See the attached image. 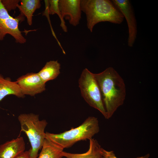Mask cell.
Returning <instances> with one entry per match:
<instances>
[{"instance_id": "6da1fadb", "label": "cell", "mask_w": 158, "mask_h": 158, "mask_svg": "<svg viewBox=\"0 0 158 158\" xmlns=\"http://www.w3.org/2000/svg\"><path fill=\"white\" fill-rule=\"evenodd\" d=\"M94 75L109 119L124 103L126 96L125 84L122 77L112 67H109L101 73H94Z\"/></svg>"}, {"instance_id": "7a4b0ae2", "label": "cell", "mask_w": 158, "mask_h": 158, "mask_svg": "<svg viewBox=\"0 0 158 158\" xmlns=\"http://www.w3.org/2000/svg\"><path fill=\"white\" fill-rule=\"evenodd\" d=\"M82 11L85 14L87 25L92 32L94 26L102 22L120 24L123 20V15L109 0H80Z\"/></svg>"}, {"instance_id": "3957f363", "label": "cell", "mask_w": 158, "mask_h": 158, "mask_svg": "<svg viewBox=\"0 0 158 158\" xmlns=\"http://www.w3.org/2000/svg\"><path fill=\"white\" fill-rule=\"evenodd\" d=\"M99 131L97 118L89 116L80 126L58 134L46 132L47 137L63 149L70 147L77 142L92 138Z\"/></svg>"}, {"instance_id": "277c9868", "label": "cell", "mask_w": 158, "mask_h": 158, "mask_svg": "<svg viewBox=\"0 0 158 158\" xmlns=\"http://www.w3.org/2000/svg\"><path fill=\"white\" fill-rule=\"evenodd\" d=\"M21 131L27 136L31 147L28 150L31 158H37L46 138L45 128L48 124L44 119L41 120L39 115L32 113L22 114L18 117Z\"/></svg>"}, {"instance_id": "5b68a950", "label": "cell", "mask_w": 158, "mask_h": 158, "mask_svg": "<svg viewBox=\"0 0 158 158\" xmlns=\"http://www.w3.org/2000/svg\"><path fill=\"white\" fill-rule=\"evenodd\" d=\"M82 96L91 107L98 110L107 119L100 90L94 73L87 68L83 70L78 80Z\"/></svg>"}, {"instance_id": "8992f818", "label": "cell", "mask_w": 158, "mask_h": 158, "mask_svg": "<svg viewBox=\"0 0 158 158\" xmlns=\"http://www.w3.org/2000/svg\"><path fill=\"white\" fill-rule=\"evenodd\" d=\"M25 17L19 15L15 18L11 16L0 0V40H2L7 34H9L17 43L24 44L26 39L18 28L19 22L24 20Z\"/></svg>"}, {"instance_id": "52a82bcc", "label": "cell", "mask_w": 158, "mask_h": 158, "mask_svg": "<svg viewBox=\"0 0 158 158\" xmlns=\"http://www.w3.org/2000/svg\"><path fill=\"white\" fill-rule=\"evenodd\" d=\"M112 1L126 19L128 30V44L132 47L136 38L137 30L136 20L130 2L128 0Z\"/></svg>"}, {"instance_id": "ba28073f", "label": "cell", "mask_w": 158, "mask_h": 158, "mask_svg": "<svg viewBox=\"0 0 158 158\" xmlns=\"http://www.w3.org/2000/svg\"><path fill=\"white\" fill-rule=\"evenodd\" d=\"M16 82L24 95L34 96L46 90L45 83L37 73H28L19 77Z\"/></svg>"}, {"instance_id": "9c48e42d", "label": "cell", "mask_w": 158, "mask_h": 158, "mask_svg": "<svg viewBox=\"0 0 158 158\" xmlns=\"http://www.w3.org/2000/svg\"><path fill=\"white\" fill-rule=\"evenodd\" d=\"M59 6L64 19L74 26L79 24L82 12L80 0H59Z\"/></svg>"}, {"instance_id": "30bf717a", "label": "cell", "mask_w": 158, "mask_h": 158, "mask_svg": "<svg viewBox=\"0 0 158 158\" xmlns=\"http://www.w3.org/2000/svg\"><path fill=\"white\" fill-rule=\"evenodd\" d=\"M25 149V143L22 137L13 139L0 145V158H14Z\"/></svg>"}, {"instance_id": "8fae6325", "label": "cell", "mask_w": 158, "mask_h": 158, "mask_svg": "<svg viewBox=\"0 0 158 158\" xmlns=\"http://www.w3.org/2000/svg\"><path fill=\"white\" fill-rule=\"evenodd\" d=\"M10 95H13L19 98L25 97L16 81H12L8 78H5L0 74V102Z\"/></svg>"}, {"instance_id": "7c38bea8", "label": "cell", "mask_w": 158, "mask_h": 158, "mask_svg": "<svg viewBox=\"0 0 158 158\" xmlns=\"http://www.w3.org/2000/svg\"><path fill=\"white\" fill-rule=\"evenodd\" d=\"M89 146L88 150L85 152L73 153L63 151V157L66 158H102L101 153L102 147L98 141L92 138L89 139Z\"/></svg>"}, {"instance_id": "4fadbf2b", "label": "cell", "mask_w": 158, "mask_h": 158, "mask_svg": "<svg viewBox=\"0 0 158 158\" xmlns=\"http://www.w3.org/2000/svg\"><path fill=\"white\" fill-rule=\"evenodd\" d=\"M61 64L57 60L47 62L43 68L37 73L46 83L48 81L56 78L60 73Z\"/></svg>"}, {"instance_id": "5bb4252c", "label": "cell", "mask_w": 158, "mask_h": 158, "mask_svg": "<svg viewBox=\"0 0 158 158\" xmlns=\"http://www.w3.org/2000/svg\"><path fill=\"white\" fill-rule=\"evenodd\" d=\"M20 4H18L17 8L20 11V15L26 17L27 22L29 25H31L32 23L33 14L37 9L41 6L40 0H21Z\"/></svg>"}, {"instance_id": "9a60e30c", "label": "cell", "mask_w": 158, "mask_h": 158, "mask_svg": "<svg viewBox=\"0 0 158 158\" xmlns=\"http://www.w3.org/2000/svg\"><path fill=\"white\" fill-rule=\"evenodd\" d=\"M63 150L46 136L38 158H62Z\"/></svg>"}, {"instance_id": "2e32d148", "label": "cell", "mask_w": 158, "mask_h": 158, "mask_svg": "<svg viewBox=\"0 0 158 158\" xmlns=\"http://www.w3.org/2000/svg\"><path fill=\"white\" fill-rule=\"evenodd\" d=\"M47 4L45 11L51 15L56 14L58 16L61 23L60 26L65 32H68L67 27L66 25L64 20L63 18L59 6V0H45Z\"/></svg>"}, {"instance_id": "e0dca14e", "label": "cell", "mask_w": 158, "mask_h": 158, "mask_svg": "<svg viewBox=\"0 0 158 158\" xmlns=\"http://www.w3.org/2000/svg\"><path fill=\"white\" fill-rule=\"evenodd\" d=\"M1 2L6 8L8 11H10L17 8L20 0H1Z\"/></svg>"}, {"instance_id": "ac0fdd59", "label": "cell", "mask_w": 158, "mask_h": 158, "mask_svg": "<svg viewBox=\"0 0 158 158\" xmlns=\"http://www.w3.org/2000/svg\"><path fill=\"white\" fill-rule=\"evenodd\" d=\"M14 158H31L29 151H24L17 155Z\"/></svg>"}, {"instance_id": "d6986e66", "label": "cell", "mask_w": 158, "mask_h": 158, "mask_svg": "<svg viewBox=\"0 0 158 158\" xmlns=\"http://www.w3.org/2000/svg\"><path fill=\"white\" fill-rule=\"evenodd\" d=\"M150 154H148L143 156L138 157L136 158H150Z\"/></svg>"}]
</instances>
